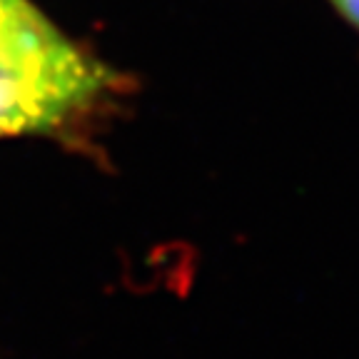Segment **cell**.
<instances>
[{
	"mask_svg": "<svg viewBox=\"0 0 359 359\" xmlns=\"http://www.w3.org/2000/svg\"><path fill=\"white\" fill-rule=\"evenodd\" d=\"M337 11V15L347 20L354 30H359V0H327Z\"/></svg>",
	"mask_w": 359,
	"mask_h": 359,
	"instance_id": "obj_1",
	"label": "cell"
}]
</instances>
